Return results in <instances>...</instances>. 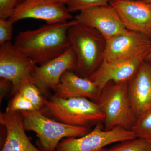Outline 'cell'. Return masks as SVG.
<instances>
[{
    "label": "cell",
    "mask_w": 151,
    "mask_h": 151,
    "mask_svg": "<svg viewBox=\"0 0 151 151\" xmlns=\"http://www.w3.org/2000/svg\"><path fill=\"white\" fill-rule=\"evenodd\" d=\"M78 23L74 19L21 32L15 39L14 45L36 64L42 65L63 54L71 47L68 32Z\"/></svg>",
    "instance_id": "obj_1"
},
{
    "label": "cell",
    "mask_w": 151,
    "mask_h": 151,
    "mask_svg": "<svg viewBox=\"0 0 151 151\" xmlns=\"http://www.w3.org/2000/svg\"><path fill=\"white\" fill-rule=\"evenodd\" d=\"M68 36L76 55V73L89 78L104 60L106 39L97 30L79 23L69 29Z\"/></svg>",
    "instance_id": "obj_2"
},
{
    "label": "cell",
    "mask_w": 151,
    "mask_h": 151,
    "mask_svg": "<svg viewBox=\"0 0 151 151\" xmlns=\"http://www.w3.org/2000/svg\"><path fill=\"white\" fill-rule=\"evenodd\" d=\"M43 110L56 121L70 126L90 128L105 121L98 104L84 97L65 99L54 95L45 99Z\"/></svg>",
    "instance_id": "obj_3"
},
{
    "label": "cell",
    "mask_w": 151,
    "mask_h": 151,
    "mask_svg": "<svg viewBox=\"0 0 151 151\" xmlns=\"http://www.w3.org/2000/svg\"><path fill=\"white\" fill-rule=\"evenodd\" d=\"M128 81L108 83L96 103L105 115V129L121 127L132 129L137 119L128 93Z\"/></svg>",
    "instance_id": "obj_4"
},
{
    "label": "cell",
    "mask_w": 151,
    "mask_h": 151,
    "mask_svg": "<svg viewBox=\"0 0 151 151\" xmlns=\"http://www.w3.org/2000/svg\"><path fill=\"white\" fill-rule=\"evenodd\" d=\"M20 112L25 129L36 133L43 151H54L63 138L79 137L91 131L90 128L70 126L49 119L41 111Z\"/></svg>",
    "instance_id": "obj_5"
},
{
    "label": "cell",
    "mask_w": 151,
    "mask_h": 151,
    "mask_svg": "<svg viewBox=\"0 0 151 151\" xmlns=\"http://www.w3.org/2000/svg\"><path fill=\"white\" fill-rule=\"evenodd\" d=\"M137 138L134 132L121 127L103 130L101 124L79 137L63 139L56 147L58 151H103L108 145Z\"/></svg>",
    "instance_id": "obj_6"
},
{
    "label": "cell",
    "mask_w": 151,
    "mask_h": 151,
    "mask_svg": "<svg viewBox=\"0 0 151 151\" xmlns=\"http://www.w3.org/2000/svg\"><path fill=\"white\" fill-rule=\"evenodd\" d=\"M151 52V39L143 34L127 29L106 40L104 60H146Z\"/></svg>",
    "instance_id": "obj_7"
},
{
    "label": "cell",
    "mask_w": 151,
    "mask_h": 151,
    "mask_svg": "<svg viewBox=\"0 0 151 151\" xmlns=\"http://www.w3.org/2000/svg\"><path fill=\"white\" fill-rule=\"evenodd\" d=\"M36 65L32 59L19 50L10 41L0 45V77L12 82L14 94L23 82L26 80L32 81Z\"/></svg>",
    "instance_id": "obj_8"
},
{
    "label": "cell",
    "mask_w": 151,
    "mask_h": 151,
    "mask_svg": "<svg viewBox=\"0 0 151 151\" xmlns=\"http://www.w3.org/2000/svg\"><path fill=\"white\" fill-rule=\"evenodd\" d=\"M73 18L67 6L57 0H24L9 19L13 24L32 18L53 24L67 22Z\"/></svg>",
    "instance_id": "obj_9"
},
{
    "label": "cell",
    "mask_w": 151,
    "mask_h": 151,
    "mask_svg": "<svg viewBox=\"0 0 151 151\" xmlns=\"http://www.w3.org/2000/svg\"><path fill=\"white\" fill-rule=\"evenodd\" d=\"M76 64V55L71 47L60 56L42 65H36L32 81L43 95L47 96L57 86L63 74L67 70H75Z\"/></svg>",
    "instance_id": "obj_10"
},
{
    "label": "cell",
    "mask_w": 151,
    "mask_h": 151,
    "mask_svg": "<svg viewBox=\"0 0 151 151\" xmlns=\"http://www.w3.org/2000/svg\"><path fill=\"white\" fill-rule=\"evenodd\" d=\"M109 4L115 9L127 29L151 39V3L142 0H111Z\"/></svg>",
    "instance_id": "obj_11"
},
{
    "label": "cell",
    "mask_w": 151,
    "mask_h": 151,
    "mask_svg": "<svg viewBox=\"0 0 151 151\" xmlns=\"http://www.w3.org/2000/svg\"><path fill=\"white\" fill-rule=\"evenodd\" d=\"M75 19L79 23L97 30L106 40L127 29L119 14L110 4L81 11Z\"/></svg>",
    "instance_id": "obj_12"
},
{
    "label": "cell",
    "mask_w": 151,
    "mask_h": 151,
    "mask_svg": "<svg viewBox=\"0 0 151 151\" xmlns=\"http://www.w3.org/2000/svg\"><path fill=\"white\" fill-rule=\"evenodd\" d=\"M128 93L136 119L151 111V64L145 60L128 81Z\"/></svg>",
    "instance_id": "obj_13"
},
{
    "label": "cell",
    "mask_w": 151,
    "mask_h": 151,
    "mask_svg": "<svg viewBox=\"0 0 151 151\" xmlns=\"http://www.w3.org/2000/svg\"><path fill=\"white\" fill-rule=\"evenodd\" d=\"M145 60L107 61L103 60L96 71L89 78L96 84L100 93L110 82L129 81L134 77Z\"/></svg>",
    "instance_id": "obj_14"
},
{
    "label": "cell",
    "mask_w": 151,
    "mask_h": 151,
    "mask_svg": "<svg viewBox=\"0 0 151 151\" xmlns=\"http://www.w3.org/2000/svg\"><path fill=\"white\" fill-rule=\"evenodd\" d=\"M0 123L6 131L5 142L1 151H43L35 147L27 136L20 111L1 113Z\"/></svg>",
    "instance_id": "obj_15"
},
{
    "label": "cell",
    "mask_w": 151,
    "mask_h": 151,
    "mask_svg": "<svg viewBox=\"0 0 151 151\" xmlns=\"http://www.w3.org/2000/svg\"><path fill=\"white\" fill-rule=\"evenodd\" d=\"M55 96L62 99L84 97L97 101L100 92L97 85L89 78L81 77L72 70L63 74L57 86L53 89Z\"/></svg>",
    "instance_id": "obj_16"
},
{
    "label": "cell",
    "mask_w": 151,
    "mask_h": 151,
    "mask_svg": "<svg viewBox=\"0 0 151 151\" xmlns=\"http://www.w3.org/2000/svg\"><path fill=\"white\" fill-rule=\"evenodd\" d=\"M17 92L29 100L37 111H42L44 108L45 98L43 97L37 86L32 81L26 80L23 82L18 88Z\"/></svg>",
    "instance_id": "obj_17"
},
{
    "label": "cell",
    "mask_w": 151,
    "mask_h": 151,
    "mask_svg": "<svg viewBox=\"0 0 151 151\" xmlns=\"http://www.w3.org/2000/svg\"><path fill=\"white\" fill-rule=\"evenodd\" d=\"M103 151H151V141L137 137L122 141Z\"/></svg>",
    "instance_id": "obj_18"
},
{
    "label": "cell",
    "mask_w": 151,
    "mask_h": 151,
    "mask_svg": "<svg viewBox=\"0 0 151 151\" xmlns=\"http://www.w3.org/2000/svg\"><path fill=\"white\" fill-rule=\"evenodd\" d=\"M131 130L137 137L151 141V111L137 119Z\"/></svg>",
    "instance_id": "obj_19"
},
{
    "label": "cell",
    "mask_w": 151,
    "mask_h": 151,
    "mask_svg": "<svg viewBox=\"0 0 151 151\" xmlns=\"http://www.w3.org/2000/svg\"><path fill=\"white\" fill-rule=\"evenodd\" d=\"M111 0H69L66 6L70 13L95 7L108 5Z\"/></svg>",
    "instance_id": "obj_20"
},
{
    "label": "cell",
    "mask_w": 151,
    "mask_h": 151,
    "mask_svg": "<svg viewBox=\"0 0 151 151\" xmlns=\"http://www.w3.org/2000/svg\"><path fill=\"white\" fill-rule=\"evenodd\" d=\"M37 111L34 105L21 94L17 92L9 103L6 111Z\"/></svg>",
    "instance_id": "obj_21"
},
{
    "label": "cell",
    "mask_w": 151,
    "mask_h": 151,
    "mask_svg": "<svg viewBox=\"0 0 151 151\" xmlns=\"http://www.w3.org/2000/svg\"><path fill=\"white\" fill-rule=\"evenodd\" d=\"M24 0H0V19H9Z\"/></svg>",
    "instance_id": "obj_22"
},
{
    "label": "cell",
    "mask_w": 151,
    "mask_h": 151,
    "mask_svg": "<svg viewBox=\"0 0 151 151\" xmlns=\"http://www.w3.org/2000/svg\"><path fill=\"white\" fill-rule=\"evenodd\" d=\"M13 24L9 19H0V45L12 40L13 33Z\"/></svg>",
    "instance_id": "obj_23"
},
{
    "label": "cell",
    "mask_w": 151,
    "mask_h": 151,
    "mask_svg": "<svg viewBox=\"0 0 151 151\" xmlns=\"http://www.w3.org/2000/svg\"><path fill=\"white\" fill-rule=\"evenodd\" d=\"M1 86V100L4 97V94L8 92L9 89L12 88V89L13 85L12 82L7 79L1 78L0 81Z\"/></svg>",
    "instance_id": "obj_24"
},
{
    "label": "cell",
    "mask_w": 151,
    "mask_h": 151,
    "mask_svg": "<svg viewBox=\"0 0 151 151\" xmlns=\"http://www.w3.org/2000/svg\"><path fill=\"white\" fill-rule=\"evenodd\" d=\"M57 1H58V2L61 3V4L66 5L69 0H57Z\"/></svg>",
    "instance_id": "obj_25"
},
{
    "label": "cell",
    "mask_w": 151,
    "mask_h": 151,
    "mask_svg": "<svg viewBox=\"0 0 151 151\" xmlns=\"http://www.w3.org/2000/svg\"><path fill=\"white\" fill-rule=\"evenodd\" d=\"M143 1L145 2L148 3H151V0H142Z\"/></svg>",
    "instance_id": "obj_26"
},
{
    "label": "cell",
    "mask_w": 151,
    "mask_h": 151,
    "mask_svg": "<svg viewBox=\"0 0 151 151\" xmlns=\"http://www.w3.org/2000/svg\"><path fill=\"white\" fill-rule=\"evenodd\" d=\"M145 60L148 61V62H150L151 64V58H149V59H146Z\"/></svg>",
    "instance_id": "obj_27"
},
{
    "label": "cell",
    "mask_w": 151,
    "mask_h": 151,
    "mask_svg": "<svg viewBox=\"0 0 151 151\" xmlns=\"http://www.w3.org/2000/svg\"><path fill=\"white\" fill-rule=\"evenodd\" d=\"M151 58V52L150 53V55H149L148 56V57L147 58V59H149V58Z\"/></svg>",
    "instance_id": "obj_28"
}]
</instances>
